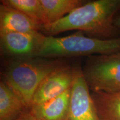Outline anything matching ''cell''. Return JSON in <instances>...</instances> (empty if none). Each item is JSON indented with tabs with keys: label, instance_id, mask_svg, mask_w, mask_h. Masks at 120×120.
I'll return each instance as SVG.
<instances>
[{
	"label": "cell",
	"instance_id": "6da1fadb",
	"mask_svg": "<svg viewBox=\"0 0 120 120\" xmlns=\"http://www.w3.org/2000/svg\"><path fill=\"white\" fill-rule=\"evenodd\" d=\"M120 11V0L86 1L63 19L43 25L41 32L46 36H53L60 33L77 30L94 38H118L120 30L114 25L113 21Z\"/></svg>",
	"mask_w": 120,
	"mask_h": 120
},
{
	"label": "cell",
	"instance_id": "7a4b0ae2",
	"mask_svg": "<svg viewBox=\"0 0 120 120\" xmlns=\"http://www.w3.org/2000/svg\"><path fill=\"white\" fill-rule=\"evenodd\" d=\"M66 64L61 58L41 57L11 60L3 72L2 81L30 109L34 93L45 78Z\"/></svg>",
	"mask_w": 120,
	"mask_h": 120
},
{
	"label": "cell",
	"instance_id": "3957f363",
	"mask_svg": "<svg viewBox=\"0 0 120 120\" xmlns=\"http://www.w3.org/2000/svg\"><path fill=\"white\" fill-rule=\"evenodd\" d=\"M120 52V37L113 39H100L85 36L84 32L61 37L46 36L37 57L61 58L97 55H110Z\"/></svg>",
	"mask_w": 120,
	"mask_h": 120
},
{
	"label": "cell",
	"instance_id": "277c9868",
	"mask_svg": "<svg viewBox=\"0 0 120 120\" xmlns=\"http://www.w3.org/2000/svg\"><path fill=\"white\" fill-rule=\"evenodd\" d=\"M82 71L91 92L120 91V52L87 57Z\"/></svg>",
	"mask_w": 120,
	"mask_h": 120
},
{
	"label": "cell",
	"instance_id": "5b68a950",
	"mask_svg": "<svg viewBox=\"0 0 120 120\" xmlns=\"http://www.w3.org/2000/svg\"><path fill=\"white\" fill-rule=\"evenodd\" d=\"M70 106L64 120H100L79 63L73 66Z\"/></svg>",
	"mask_w": 120,
	"mask_h": 120
},
{
	"label": "cell",
	"instance_id": "8992f818",
	"mask_svg": "<svg viewBox=\"0 0 120 120\" xmlns=\"http://www.w3.org/2000/svg\"><path fill=\"white\" fill-rule=\"evenodd\" d=\"M45 37L41 32L1 34V52L11 60L37 57Z\"/></svg>",
	"mask_w": 120,
	"mask_h": 120
},
{
	"label": "cell",
	"instance_id": "52a82bcc",
	"mask_svg": "<svg viewBox=\"0 0 120 120\" xmlns=\"http://www.w3.org/2000/svg\"><path fill=\"white\" fill-rule=\"evenodd\" d=\"M73 81V66L65 64L46 76L33 97L31 107L60 95L71 88Z\"/></svg>",
	"mask_w": 120,
	"mask_h": 120
},
{
	"label": "cell",
	"instance_id": "ba28073f",
	"mask_svg": "<svg viewBox=\"0 0 120 120\" xmlns=\"http://www.w3.org/2000/svg\"><path fill=\"white\" fill-rule=\"evenodd\" d=\"M43 25L21 12L0 5V34L10 32H41Z\"/></svg>",
	"mask_w": 120,
	"mask_h": 120
},
{
	"label": "cell",
	"instance_id": "9c48e42d",
	"mask_svg": "<svg viewBox=\"0 0 120 120\" xmlns=\"http://www.w3.org/2000/svg\"><path fill=\"white\" fill-rule=\"evenodd\" d=\"M71 91V88L47 101L32 105L30 113L36 120H64L70 106Z\"/></svg>",
	"mask_w": 120,
	"mask_h": 120
},
{
	"label": "cell",
	"instance_id": "30bf717a",
	"mask_svg": "<svg viewBox=\"0 0 120 120\" xmlns=\"http://www.w3.org/2000/svg\"><path fill=\"white\" fill-rule=\"evenodd\" d=\"M30 109L4 81L0 83V120H17Z\"/></svg>",
	"mask_w": 120,
	"mask_h": 120
},
{
	"label": "cell",
	"instance_id": "8fae6325",
	"mask_svg": "<svg viewBox=\"0 0 120 120\" xmlns=\"http://www.w3.org/2000/svg\"><path fill=\"white\" fill-rule=\"evenodd\" d=\"M91 96L100 120H120V91L92 92Z\"/></svg>",
	"mask_w": 120,
	"mask_h": 120
},
{
	"label": "cell",
	"instance_id": "7c38bea8",
	"mask_svg": "<svg viewBox=\"0 0 120 120\" xmlns=\"http://www.w3.org/2000/svg\"><path fill=\"white\" fill-rule=\"evenodd\" d=\"M47 24L55 22L86 2L83 0H40Z\"/></svg>",
	"mask_w": 120,
	"mask_h": 120
},
{
	"label": "cell",
	"instance_id": "4fadbf2b",
	"mask_svg": "<svg viewBox=\"0 0 120 120\" xmlns=\"http://www.w3.org/2000/svg\"><path fill=\"white\" fill-rule=\"evenodd\" d=\"M1 4L21 12L43 26L47 23L40 0H1Z\"/></svg>",
	"mask_w": 120,
	"mask_h": 120
},
{
	"label": "cell",
	"instance_id": "5bb4252c",
	"mask_svg": "<svg viewBox=\"0 0 120 120\" xmlns=\"http://www.w3.org/2000/svg\"><path fill=\"white\" fill-rule=\"evenodd\" d=\"M17 120H36L34 116L30 113V111L27 112H26L22 115L20 117H19Z\"/></svg>",
	"mask_w": 120,
	"mask_h": 120
},
{
	"label": "cell",
	"instance_id": "9a60e30c",
	"mask_svg": "<svg viewBox=\"0 0 120 120\" xmlns=\"http://www.w3.org/2000/svg\"><path fill=\"white\" fill-rule=\"evenodd\" d=\"M113 23L115 27L120 30V11L115 16L113 21Z\"/></svg>",
	"mask_w": 120,
	"mask_h": 120
}]
</instances>
